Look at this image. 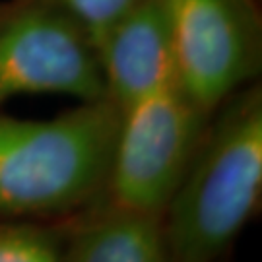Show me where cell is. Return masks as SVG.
<instances>
[{"instance_id": "6da1fadb", "label": "cell", "mask_w": 262, "mask_h": 262, "mask_svg": "<svg viewBox=\"0 0 262 262\" xmlns=\"http://www.w3.org/2000/svg\"><path fill=\"white\" fill-rule=\"evenodd\" d=\"M121 109L78 101L51 119L0 111V222L62 224L105 196Z\"/></svg>"}, {"instance_id": "7a4b0ae2", "label": "cell", "mask_w": 262, "mask_h": 262, "mask_svg": "<svg viewBox=\"0 0 262 262\" xmlns=\"http://www.w3.org/2000/svg\"><path fill=\"white\" fill-rule=\"evenodd\" d=\"M262 204V88L237 90L210 115L161 215L171 262H222Z\"/></svg>"}, {"instance_id": "3957f363", "label": "cell", "mask_w": 262, "mask_h": 262, "mask_svg": "<svg viewBox=\"0 0 262 262\" xmlns=\"http://www.w3.org/2000/svg\"><path fill=\"white\" fill-rule=\"evenodd\" d=\"M208 119L177 80L122 107L105 198L163 215Z\"/></svg>"}, {"instance_id": "277c9868", "label": "cell", "mask_w": 262, "mask_h": 262, "mask_svg": "<svg viewBox=\"0 0 262 262\" xmlns=\"http://www.w3.org/2000/svg\"><path fill=\"white\" fill-rule=\"evenodd\" d=\"M41 94L107 97L94 39L41 0L0 2V105Z\"/></svg>"}, {"instance_id": "5b68a950", "label": "cell", "mask_w": 262, "mask_h": 262, "mask_svg": "<svg viewBox=\"0 0 262 262\" xmlns=\"http://www.w3.org/2000/svg\"><path fill=\"white\" fill-rule=\"evenodd\" d=\"M175 76L212 115L237 90L256 82L262 64L260 0H163Z\"/></svg>"}, {"instance_id": "8992f818", "label": "cell", "mask_w": 262, "mask_h": 262, "mask_svg": "<svg viewBox=\"0 0 262 262\" xmlns=\"http://www.w3.org/2000/svg\"><path fill=\"white\" fill-rule=\"evenodd\" d=\"M107 97L119 109L177 80L165 2L142 0L97 43Z\"/></svg>"}, {"instance_id": "52a82bcc", "label": "cell", "mask_w": 262, "mask_h": 262, "mask_svg": "<svg viewBox=\"0 0 262 262\" xmlns=\"http://www.w3.org/2000/svg\"><path fill=\"white\" fill-rule=\"evenodd\" d=\"M58 262H171L161 215L103 196L62 222Z\"/></svg>"}, {"instance_id": "ba28073f", "label": "cell", "mask_w": 262, "mask_h": 262, "mask_svg": "<svg viewBox=\"0 0 262 262\" xmlns=\"http://www.w3.org/2000/svg\"><path fill=\"white\" fill-rule=\"evenodd\" d=\"M62 224L0 222V262H58Z\"/></svg>"}, {"instance_id": "9c48e42d", "label": "cell", "mask_w": 262, "mask_h": 262, "mask_svg": "<svg viewBox=\"0 0 262 262\" xmlns=\"http://www.w3.org/2000/svg\"><path fill=\"white\" fill-rule=\"evenodd\" d=\"M45 4L55 6L56 10L64 12L88 31L94 39L95 47L105 33L124 18L132 8H136L142 0H41Z\"/></svg>"}]
</instances>
